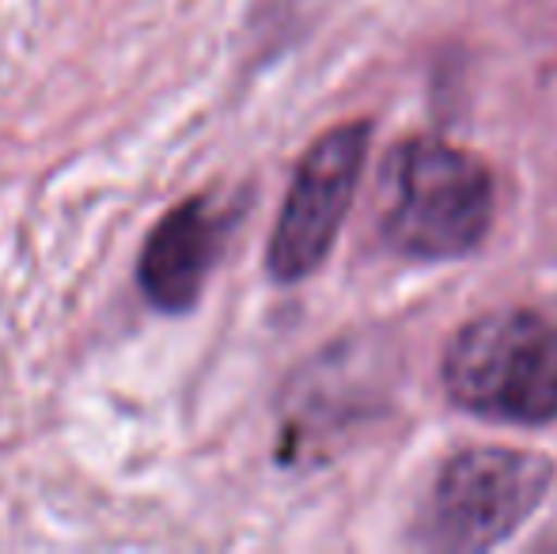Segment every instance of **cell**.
<instances>
[{"label": "cell", "mask_w": 557, "mask_h": 554, "mask_svg": "<svg viewBox=\"0 0 557 554\" xmlns=\"http://www.w3.org/2000/svg\"><path fill=\"white\" fill-rule=\"evenodd\" d=\"M383 239L418 262L467 259L490 236L497 190L474 152L441 137H410L391 148L380 178Z\"/></svg>", "instance_id": "obj_1"}, {"label": "cell", "mask_w": 557, "mask_h": 554, "mask_svg": "<svg viewBox=\"0 0 557 554\" xmlns=\"http://www.w3.org/2000/svg\"><path fill=\"white\" fill-rule=\"evenodd\" d=\"M451 403L493 426L557 421V323L528 308L490 311L451 334L441 361Z\"/></svg>", "instance_id": "obj_2"}, {"label": "cell", "mask_w": 557, "mask_h": 554, "mask_svg": "<svg viewBox=\"0 0 557 554\" xmlns=\"http://www.w3.org/2000/svg\"><path fill=\"white\" fill-rule=\"evenodd\" d=\"M550 482L554 464L543 452L508 444L455 452L429 487L413 525V543L447 554L500 547L546 502Z\"/></svg>", "instance_id": "obj_3"}, {"label": "cell", "mask_w": 557, "mask_h": 554, "mask_svg": "<svg viewBox=\"0 0 557 554\" xmlns=\"http://www.w3.org/2000/svg\"><path fill=\"white\" fill-rule=\"evenodd\" d=\"M368 122H345L304 152L270 236L265 267L281 285L311 278L331 255L368 160Z\"/></svg>", "instance_id": "obj_4"}, {"label": "cell", "mask_w": 557, "mask_h": 554, "mask_svg": "<svg viewBox=\"0 0 557 554\" xmlns=\"http://www.w3.org/2000/svg\"><path fill=\"white\" fill-rule=\"evenodd\" d=\"M232 213L216 198H190L175 206L148 236L137 262V281L148 304L160 311H186L198 304L206 278L213 270Z\"/></svg>", "instance_id": "obj_5"}]
</instances>
